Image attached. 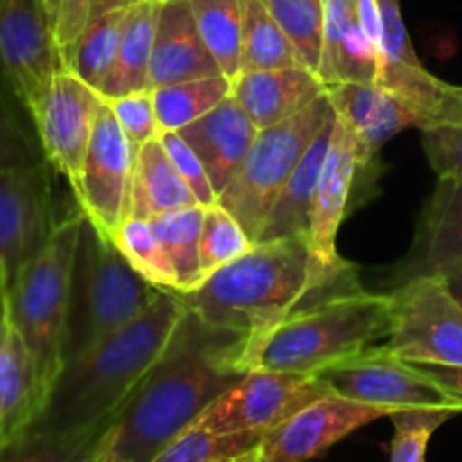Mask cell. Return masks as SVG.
Returning a JSON list of instances; mask_svg holds the SVG:
<instances>
[{
	"label": "cell",
	"instance_id": "obj_51",
	"mask_svg": "<svg viewBox=\"0 0 462 462\" xmlns=\"http://www.w3.org/2000/svg\"><path fill=\"white\" fill-rule=\"evenodd\" d=\"M158 3H167V0H158Z\"/></svg>",
	"mask_w": 462,
	"mask_h": 462
},
{
	"label": "cell",
	"instance_id": "obj_9",
	"mask_svg": "<svg viewBox=\"0 0 462 462\" xmlns=\"http://www.w3.org/2000/svg\"><path fill=\"white\" fill-rule=\"evenodd\" d=\"M319 374L251 368L197 420L215 433H271L311 402L329 395Z\"/></svg>",
	"mask_w": 462,
	"mask_h": 462
},
{
	"label": "cell",
	"instance_id": "obj_39",
	"mask_svg": "<svg viewBox=\"0 0 462 462\" xmlns=\"http://www.w3.org/2000/svg\"><path fill=\"white\" fill-rule=\"evenodd\" d=\"M106 102L111 104L122 131H125L131 147H134L135 156H138V152L143 149V144H147L149 140L161 135L156 108H153L152 90H140V93L122 95V97L106 99Z\"/></svg>",
	"mask_w": 462,
	"mask_h": 462
},
{
	"label": "cell",
	"instance_id": "obj_13",
	"mask_svg": "<svg viewBox=\"0 0 462 462\" xmlns=\"http://www.w3.org/2000/svg\"><path fill=\"white\" fill-rule=\"evenodd\" d=\"M374 161L361 153L359 143L350 126L334 117L332 143L328 158L320 170L319 188H316L314 215H311L310 244L314 257L329 271L347 269L337 251V235L346 217L361 203L359 194H365L364 180L374 179Z\"/></svg>",
	"mask_w": 462,
	"mask_h": 462
},
{
	"label": "cell",
	"instance_id": "obj_31",
	"mask_svg": "<svg viewBox=\"0 0 462 462\" xmlns=\"http://www.w3.org/2000/svg\"><path fill=\"white\" fill-rule=\"evenodd\" d=\"M158 239L165 246L179 280V293H189L201 287L203 273L199 262L201 246L203 206H188L152 219Z\"/></svg>",
	"mask_w": 462,
	"mask_h": 462
},
{
	"label": "cell",
	"instance_id": "obj_17",
	"mask_svg": "<svg viewBox=\"0 0 462 462\" xmlns=\"http://www.w3.org/2000/svg\"><path fill=\"white\" fill-rule=\"evenodd\" d=\"M334 113L350 126L359 143L361 153L368 161L377 158V152L404 129H420V117L404 97L379 84H334L328 86Z\"/></svg>",
	"mask_w": 462,
	"mask_h": 462
},
{
	"label": "cell",
	"instance_id": "obj_49",
	"mask_svg": "<svg viewBox=\"0 0 462 462\" xmlns=\"http://www.w3.org/2000/svg\"><path fill=\"white\" fill-rule=\"evenodd\" d=\"M0 287H7V278H5V271H3V266H0Z\"/></svg>",
	"mask_w": 462,
	"mask_h": 462
},
{
	"label": "cell",
	"instance_id": "obj_45",
	"mask_svg": "<svg viewBox=\"0 0 462 462\" xmlns=\"http://www.w3.org/2000/svg\"><path fill=\"white\" fill-rule=\"evenodd\" d=\"M9 329H12V323H9L7 287H0V350H3L5 343H7Z\"/></svg>",
	"mask_w": 462,
	"mask_h": 462
},
{
	"label": "cell",
	"instance_id": "obj_15",
	"mask_svg": "<svg viewBox=\"0 0 462 462\" xmlns=\"http://www.w3.org/2000/svg\"><path fill=\"white\" fill-rule=\"evenodd\" d=\"M52 194L45 161L0 167V266L7 287L52 235Z\"/></svg>",
	"mask_w": 462,
	"mask_h": 462
},
{
	"label": "cell",
	"instance_id": "obj_37",
	"mask_svg": "<svg viewBox=\"0 0 462 462\" xmlns=\"http://www.w3.org/2000/svg\"><path fill=\"white\" fill-rule=\"evenodd\" d=\"M447 108L422 129L424 153L438 179H462V86H454Z\"/></svg>",
	"mask_w": 462,
	"mask_h": 462
},
{
	"label": "cell",
	"instance_id": "obj_28",
	"mask_svg": "<svg viewBox=\"0 0 462 462\" xmlns=\"http://www.w3.org/2000/svg\"><path fill=\"white\" fill-rule=\"evenodd\" d=\"M203 43L230 81L242 72L244 0H189Z\"/></svg>",
	"mask_w": 462,
	"mask_h": 462
},
{
	"label": "cell",
	"instance_id": "obj_22",
	"mask_svg": "<svg viewBox=\"0 0 462 462\" xmlns=\"http://www.w3.org/2000/svg\"><path fill=\"white\" fill-rule=\"evenodd\" d=\"M379 75L382 57L361 27L356 0H325V43L319 70L323 84H374Z\"/></svg>",
	"mask_w": 462,
	"mask_h": 462
},
{
	"label": "cell",
	"instance_id": "obj_6",
	"mask_svg": "<svg viewBox=\"0 0 462 462\" xmlns=\"http://www.w3.org/2000/svg\"><path fill=\"white\" fill-rule=\"evenodd\" d=\"M161 293L162 289L147 282L126 262L111 237L86 219L72 266L63 365L134 323Z\"/></svg>",
	"mask_w": 462,
	"mask_h": 462
},
{
	"label": "cell",
	"instance_id": "obj_2",
	"mask_svg": "<svg viewBox=\"0 0 462 462\" xmlns=\"http://www.w3.org/2000/svg\"><path fill=\"white\" fill-rule=\"evenodd\" d=\"M350 275L352 266L325 269L314 257L310 237L298 235L253 244L246 255L179 296L203 325L253 341L314 298L356 287Z\"/></svg>",
	"mask_w": 462,
	"mask_h": 462
},
{
	"label": "cell",
	"instance_id": "obj_46",
	"mask_svg": "<svg viewBox=\"0 0 462 462\" xmlns=\"http://www.w3.org/2000/svg\"><path fill=\"white\" fill-rule=\"evenodd\" d=\"M140 0H95L93 3V16H99V14L116 12V9H129L134 7Z\"/></svg>",
	"mask_w": 462,
	"mask_h": 462
},
{
	"label": "cell",
	"instance_id": "obj_1",
	"mask_svg": "<svg viewBox=\"0 0 462 462\" xmlns=\"http://www.w3.org/2000/svg\"><path fill=\"white\" fill-rule=\"evenodd\" d=\"M246 338L203 325L188 310L165 359L108 422L93 458L152 462L246 374Z\"/></svg>",
	"mask_w": 462,
	"mask_h": 462
},
{
	"label": "cell",
	"instance_id": "obj_25",
	"mask_svg": "<svg viewBox=\"0 0 462 462\" xmlns=\"http://www.w3.org/2000/svg\"><path fill=\"white\" fill-rule=\"evenodd\" d=\"M188 206H199L197 197L176 170L161 138L149 140L135 156L129 217L152 221Z\"/></svg>",
	"mask_w": 462,
	"mask_h": 462
},
{
	"label": "cell",
	"instance_id": "obj_20",
	"mask_svg": "<svg viewBox=\"0 0 462 462\" xmlns=\"http://www.w3.org/2000/svg\"><path fill=\"white\" fill-rule=\"evenodd\" d=\"M179 134L201 158L212 188L221 194L242 170L260 129L244 111L242 104L230 95L210 113L183 126Z\"/></svg>",
	"mask_w": 462,
	"mask_h": 462
},
{
	"label": "cell",
	"instance_id": "obj_10",
	"mask_svg": "<svg viewBox=\"0 0 462 462\" xmlns=\"http://www.w3.org/2000/svg\"><path fill=\"white\" fill-rule=\"evenodd\" d=\"M319 377L334 395L364 404L402 409H451L462 413L438 383L420 373L413 364L400 359L383 346L370 347L364 355L320 370Z\"/></svg>",
	"mask_w": 462,
	"mask_h": 462
},
{
	"label": "cell",
	"instance_id": "obj_30",
	"mask_svg": "<svg viewBox=\"0 0 462 462\" xmlns=\"http://www.w3.org/2000/svg\"><path fill=\"white\" fill-rule=\"evenodd\" d=\"M273 68H305V63L271 16L264 0H244L242 72Z\"/></svg>",
	"mask_w": 462,
	"mask_h": 462
},
{
	"label": "cell",
	"instance_id": "obj_38",
	"mask_svg": "<svg viewBox=\"0 0 462 462\" xmlns=\"http://www.w3.org/2000/svg\"><path fill=\"white\" fill-rule=\"evenodd\" d=\"M458 415L451 409H402L391 415L395 436L388 462H427L429 440L449 418Z\"/></svg>",
	"mask_w": 462,
	"mask_h": 462
},
{
	"label": "cell",
	"instance_id": "obj_11",
	"mask_svg": "<svg viewBox=\"0 0 462 462\" xmlns=\"http://www.w3.org/2000/svg\"><path fill=\"white\" fill-rule=\"evenodd\" d=\"M102 99V95L86 81L66 68H59L39 108L30 116L39 134L45 162L70 183L75 197L81 188L86 153Z\"/></svg>",
	"mask_w": 462,
	"mask_h": 462
},
{
	"label": "cell",
	"instance_id": "obj_42",
	"mask_svg": "<svg viewBox=\"0 0 462 462\" xmlns=\"http://www.w3.org/2000/svg\"><path fill=\"white\" fill-rule=\"evenodd\" d=\"M39 149L0 104V167L39 165L45 161L43 152Z\"/></svg>",
	"mask_w": 462,
	"mask_h": 462
},
{
	"label": "cell",
	"instance_id": "obj_43",
	"mask_svg": "<svg viewBox=\"0 0 462 462\" xmlns=\"http://www.w3.org/2000/svg\"><path fill=\"white\" fill-rule=\"evenodd\" d=\"M422 374L442 388L447 395L462 406V365L447 364H413Z\"/></svg>",
	"mask_w": 462,
	"mask_h": 462
},
{
	"label": "cell",
	"instance_id": "obj_44",
	"mask_svg": "<svg viewBox=\"0 0 462 462\" xmlns=\"http://www.w3.org/2000/svg\"><path fill=\"white\" fill-rule=\"evenodd\" d=\"M433 275H438V278H440V282L445 284L447 291H449L462 307V260L454 262V264H447L445 269H440L438 273H433Z\"/></svg>",
	"mask_w": 462,
	"mask_h": 462
},
{
	"label": "cell",
	"instance_id": "obj_5",
	"mask_svg": "<svg viewBox=\"0 0 462 462\" xmlns=\"http://www.w3.org/2000/svg\"><path fill=\"white\" fill-rule=\"evenodd\" d=\"M84 221L81 210L57 221L45 246L7 287L9 323L30 352L43 409L63 370L72 266Z\"/></svg>",
	"mask_w": 462,
	"mask_h": 462
},
{
	"label": "cell",
	"instance_id": "obj_36",
	"mask_svg": "<svg viewBox=\"0 0 462 462\" xmlns=\"http://www.w3.org/2000/svg\"><path fill=\"white\" fill-rule=\"evenodd\" d=\"M253 239L242 228L237 219L219 203L203 208L201 246H199V262H201L203 280L219 271L221 266L239 260L253 248Z\"/></svg>",
	"mask_w": 462,
	"mask_h": 462
},
{
	"label": "cell",
	"instance_id": "obj_50",
	"mask_svg": "<svg viewBox=\"0 0 462 462\" xmlns=\"http://www.w3.org/2000/svg\"><path fill=\"white\" fill-rule=\"evenodd\" d=\"M88 462H99V460H95V458H90V460H88Z\"/></svg>",
	"mask_w": 462,
	"mask_h": 462
},
{
	"label": "cell",
	"instance_id": "obj_16",
	"mask_svg": "<svg viewBox=\"0 0 462 462\" xmlns=\"http://www.w3.org/2000/svg\"><path fill=\"white\" fill-rule=\"evenodd\" d=\"M393 413L395 411L383 406L364 404L329 393L266 433L260 449L273 462H310L332 449L356 429L374 420L391 418Z\"/></svg>",
	"mask_w": 462,
	"mask_h": 462
},
{
	"label": "cell",
	"instance_id": "obj_4",
	"mask_svg": "<svg viewBox=\"0 0 462 462\" xmlns=\"http://www.w3.org/2000/svg\"><path fill=\"white\" fill-rule=\"evenodd\" d=\"M391 332V293L359 287L325 293L289 314L271 332L246 341L244 370L319 374L377 347Z\"/></svg>",
	"mask_w": 462,
	"mask_h": 462
},
{
	"label": "cell",
	"instance_id": "obj_35",
	"mask_svg": "<svg viewBox=\"0 0 462 462\" xmlns=\"http://www.w3.org/2000/svg\"><path fill=\"white\" fill-rule=\"evenodd\" d=\"M264 438V433H215L192 424L152 462H215L230 456L251 454Z\"/></svg>",
	"mask_w": 462,
	"mask_h": 462
},
{
	"label": "cell",
	"instance_id": "obj_26",
	"mask_svg": "<svg viewBox=\"0 0 462 462\" xmlns=\"http://www.w3.org/2000/svg\"><path fill=\"white\" fill-rule=\"evenodd\" d=\"M161 5L162 3L158 0H140L134 7L126 9L116 66L99 90L104 99L152 90L149 88V68H152Z\"/></svg>",
	"mask_w": 462,
	"mask_h": 462
},
{
	"label": "cell",
	"instance_id": "obj_29",
	"mask_svg": "<svg viewBox=\"0 0 462 462\" xmlns=\"http://www.w3.org/2000/svg\"><path fill=\"white\" fill-rule=\"evenodd\" d=\"M233 93V81L226 75L203 77V79L180 81V84L162 86L152 90L153 108H156L158 129L180 131L199 117L219 106Z\"/></svg>",
	"mask_w": 462,
	"mask_h": 462
},
{
	"label": "cell",
	"instance_id": "obj_14",
	"mask_svg": "<svg viewBox=\"0 0 462 462\" xmlns=\"http://www.w3.org/2000/svg\"><path fill=\"white\" fill-rule=\"evenodd\" d=\"M59 68L43 0H0V77L30 116Z\"/></svg>",
	"mask_w": 462,
	"mask_h": 462
},
{
	"label": "cell",
	"instance_id": "obj_41",
	"mask_svg": "<svg viewBox=\"0 0 462 462\" xmlns=\"http://www.w3.org/2000/svg\"><path fill=\"white\" fill-rule=\"evenodd\" d=\"M158 138L165 144L167 153H170V158L174 161L176 170L180 171L185 183H188L189 189L194 192L199 206L210 208L215 206V203H219V194L212 188V180L210 176H208L206 167H203L201 158H199L197 152L189 147L188 140H185L179 131H162Z\"/></svg>",
	"mask_w": 462,
	"mask_h": 462
},
{
	"label": "cell",
	"instance_id": "obj_8",
	"mask_svg": "<svg viewBox=\"0 0 462 462\" xmlns=\"http://www.w3.org/2000/svg\"><path fill=\"white\" fill-rule=\"evenodd\" d=\"M383 347L409 364L462 365V307L438 275L395 287Z\"/></svg>",
	"mask_w": 462,
	"mask_h": 462
},
{
	"label": "cell",
	"instance_id": "obj_32",
	"mask_svg": "<svg viewBox=\"0 0 462 462\" xmlns=\"http://www.w3.org/2000/svg\"><path fill=\"white\" fill-rule=\"evenodd\" d=\"M108 422L72 431H27L0 451V462H88Z\"/></svg>",
	"mask_w": 462,
	"mask_h": 462
},
{
	"label": "cell",
	"instance_id": "obj_3",
	"mask_svg": "<svg viewBox=\"0 0 462 462\" xmlns=\"http://www.w3.org/2000/svg\"><path fill=\"white\" fill-rule=\"evenodd\" d=\"M185 316L183 298L162 291L134 323L63 365L32 431H72L111 422L135 388L165 359Z\"/></svg>",
	"mask_w": 462,
	"mask_h": 462
},
{
	"label": "cell",
	"instance_id": "obj_40",
	"mask_svg": "<svg viewBox=\"0 0 462 462\" xmlns=\"http://www.w3.org/2000/svg\"><path fill=\"white\" fill-rule=\"evenodd\" d=\"M93 3L95 0H43L59 66L93 18Z\"/></svg>",
	"mask_w": 462,
	"mask_h": 462
},
{
	"label": "cell",
	"instance_id": "obj_34",
	"mask_svg": "<svg viewBox=\"0 0 462 462\" xmlns=\"http://www.w3.org/2000/svg\"><path fill=\"white\" fill-rule=\"evenodd\" d=\"M305 68L319 75L325 43V0H264Z\"/></svg>",
	"mask_w": 462,
	"mask_h": 462
},
{
	"label": "cell",
	"instance_id": "obj_12",
	"mask_svg": "<svg viewBox=\"0 0 462 462\" xmlns=\"http://www.w3.org/2000/svg\"><path fill=\"white\" fill-rule=\"evenodd\" d=\"M134 167V147L122 131L111 104L102 99L86 153L81 188L75 199L86 219L111 239L129 219Z\"/></svg>",
	"mask_w": 462,
	"mask_h": 462
},
{
	"label": "cell",
	"instance_id": "obj_48",
	"mask_svg": "<svg viewBox=\"0 0 462 462\" xmlns=\"http://www.w3.org/2000/svg\"><path fill=\"white\" fill-rule=\"evenodd\" d=\"M253 462H273V460H271L269 456H266L264 451H262L260 447H257V449H255V454H253Z\"/></svg>",
	"mask_w": 462,
	"mask_h": 462
},
{
	"label": "cell",
	"instance_id": "obj_33",
	"mask_svg": "<svg viewBox=\"0 0 462 462\" xmlns=\"http://www.w3.org/2000/svg\"><path fill=\"white\" fill-rule=\"evenodd\" d=\"M113 242L120 248L122 255L126 257V262L147 282L162 289V291L179 293V280H176L174 266H171L170 255H167L165 246L158 239L152 221L129 217L120 226V230L113 235Z\"/></svg>",
	"mask_w": 462,
	"mask_h": 462
},
{
	"label": "cell",
	"instance_id": "obj_23",
	"mask_svg": "<svg viewBox=\"0 0 462 462\" xmlns=\"http://www.w3.org/2000/svg\"><path fill=\"white\" fill-rule=\"evenodd\" d=\"M332 129L334 120L310 144V149L300 158L296 170L291 171L284 188L280 189L278 199H275L273 208H271L269 217H266V224L262 228L260 239L255 244L273 242V239L284 237H298V235H307L310 237L316 188H319L320 170H323L329 143H332Z\"/></svg>",
	"mask_w": 462,
	"mask_h": 462
},
{
	"label": "cell",
	"instance_id": "obj_19",
	"mask_svg": "<svg viewBox=\"0 0 462 462\" xmlns=\"http://www.w3.org/2000/svg\"><path fill=\"white\" fill-rule=\"evenodd\" d=\"M462 260V179H438L418 224L409 255L397 264V287L420 275H433Z\"/></svg>",
	"mask_w": 462,
	"mask_h": 462
},
{
	"label": "cell",
	"instance_id": "obj_7",
	"mask_svg": "<svg viewBox=\"0 0 462 462\" xmlns=\"http://www.w3.org/2000/svg\"><path fill=\"white\" fill-rule=\"evenodd\" d=\"M334 116L337 113L325 93L298 116L260 129L242 170L219 194V206L242 224L253 242L260 239L280 189Z\"/></svg>",
	"mask_w": 462,
	"mask_h": 462
},
{
	"label": "cell",
	"instance_id": "obj_47",
	"mask_svg": "<svg viewBox=\"0 0 462 462\" xmlns=\"http://www.w3.org/2000/svg\"><path fill=\"white\" fill-rule=\"evenodd\" d=\"M253 454H255V451H251V454H242V456H230V458H221L215 462H253Z\"/></svg>",
	"mask_w": 462,
	"mask_h": 462
},
{
	"label": "cell",
	"instance_id": "obj_21",
	"mask_svg": "<svg viewBox=\"0 0 462 462\" xmlns=\"http://www.w3.org/2000/svg\"><path fill=\"white\" fill-rule=\"evenodd\" d=\"M325 93L328 86L310 68H273L239 72L230 95L242 104L257 129H266L298 116Z\"/></svg>",
	"mask_w": 462,
	"mask_h": 462
},
{
	"label": "cell",
	"instance_id": "obj_27",
	"mask_svg": "<svg viewBox=\"0 0 462 462\" xmlns=\"http://www.w3.org/2000/svg\"><path fill=\"white\" fill-rule=\"evenodd\" d=\"M125 18L126 9H116L90 18L79 39L61 59V68L70 70L99 93L116 66Z\"/></svg>",
	"mask_w": 462,
	"mask_h": 462
},
{
	"label": "cell",
	"instance_id": "obj_24",
	"mask_svg": "<svg viewBox=\"0 0 462 462\" xmlns=\"http://www.w3.org/2000/svg\"><path fill=\"white\" fill-rule=\"evenodd\" d=\"M43 413L34 365L16 329L0 350V451L32 431Z\"/></svg>",
	"mask_w": 462,
	"mask_h": 462
},
{
	"label": "cell",
	"instance_id": "obj_18",
	"mask_svg": "<svg viewBox=\"0 0 462 462\" xmlns=\"http://www.w3.org/2000/svg\"><path fill=\"white\" fill-rule=\"evenodd\" d=\"M224 75L199 34L189 0H167L161 5L153 39L149 88Z\"/></svg>",
	"mask_w": 462,
	"mask_h": 462
}]
</instances>
